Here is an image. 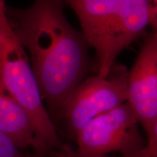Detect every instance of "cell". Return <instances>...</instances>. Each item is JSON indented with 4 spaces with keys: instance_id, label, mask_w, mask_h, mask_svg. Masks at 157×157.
Masks as SVG:
<instances>
[{
    "instance_id": "6da1fadb",
    "label": "cell",
    "mask_w": 157,
    "mask_h": 157,
    "mask_svg": "<svg viewBox=\"0 0 157 157\" xmlns=\"http://www.w3.org/2000/svg\"><path fill=\"white\" fill-rule=\"evenodd\" d=\"M63 0H35L26 9L6 7L8 22L31 56L42 99L60 110L90 68L88 46L71 25Z\"/></svg>"
},
{
    "instance_id": "7a4b0ae2",
    "label": "cell",
    "mask_w": 157,
    "mask_h": 157,
    "mask_svg": "<svg viewBox=\"0 0 157 157\" xmlns=\"http://www.w3.org/2000/svg\"><path fill=\"white\" fill-rule=\"evenodd\" d=\"M75 12L82 34L96 56L97 75L105 77L118 56L147 27H156V5L151 0H63Z\"/></svg>"
},
{
    "instance_id": "3957f363",
    "label": "cell",
    "mask_w": 157,
    "mask_h": 157,
    "mask_svg": "<svg viewBox=\"0 0 157 157\" xmlns=\"http://www.w3.org/2000/svg\"><path fill=\"white\" fill-rule=\"evenodd\" d=\"M0 87L28 116L36 142L35 157H61L69 150L44 106L25 48L8 22L5 0H0Z\"/></svg>"
},
{
    "instance_id": "277c9868",
    "label": "cell",
    "mask_w": 157,
    "mask_h": 157,
    "mask_svg": "<svg viewBox=\"0 0 157 157\" xmlns=\"http://www.w3.org/2000/svg\"><path fill=\"white\" fill-rule=\"evenodd\" d=\"M127 77L126 67L115 63L107 76H90L74 89L61 111L75 136L94 118L127 102Z\"/></svg>"
},
{
    "instance_id": "5b68a950",
    "label": "cell",
    "mask_w": 157,
    "mask_h": 157,
    "mask_svg": "<svg viewBox=\"0 0 157 157\" xmlns=\"http://www.w3.org/2000/svg\"><path fill=\"white\" fill-rule=\"evenodd\" d=\"M79 156H105L120 153L122 156L141 150L146 143L138 122L127 102L98 116L76 135Z\"/></svg>"
},
{
    "instance_id": "8992f818",
    "label": "cell",
    "mask_w": 157,
    "mask_h": 157,
    "mask_svg": "<svg viewBox=\"0 0 157 157\" xmlns=\"http://www.w3.org/2000/svg\"><path fill=\"white\" fill-rule=\"evenodd\" d=\"M138 124L147 135L143 151L150 157L157 156V33L147 36L128 71L127 100Z\"/></svg>"
},
{
    "instance_id": "52a82bcc",
    "label": "cell",
    "mask_w": 157,
    "mask_h": 157,
    "mask_svg": "<svg viewBox=\"0 0 157 157\" xmlns=\"http://www.w3.org/2000/svg\"><path fill=\"white\" fill-rule=\"evenodd\" d=\"M0 132L14 141L23 151L35 150L34 133L23 109L0 87Z\"/></svg>"
},
{
    "instance_id": "ba28073f",
    "label": "cell",
    "mask_w": 157,
    "mask_h": 157,
    "mask_svg": "<svg viewBox=\"0 0 157 157\" xmlns=\"http://www.w3.org/2000/svg\"><path fill=\"white\" fill-rule=\"evenodd\" d=\"M0 157H32L21 150L14 141L0 132Z\"/></svg>"
},
{
    "instance_id": "9c48e42d",
    "label": "cell",
    "mask_w": 157,
    "mask_h": 157,
    "mask_svg": "<svg viewBox=\"0 0 157 157\" xmlns=\"http://www.w3.org/2000/svg\"><path fill=\"white\" fill-rule=\"evenodd\" d=\"M63 157H108L106 156H79L75 153L73 150L70 151L68 154H66Z\"/></svg>"
},
{
    "instance_id": "30bf717a",
    "label": "cell",
    "mask_w": 157,
    "mask_h": 157,
    "mask_svg": "<svg viewBox=\"0 0 157 157\" xmlns=\"http://www.w3.org/2000/svg\"><path fill=\"white\" fill-rule=\"evenodd\" d=\"M151 1H152L153 2H154V4H156V3H157V0H151Z\"/></svg>"
}]
</instances>
